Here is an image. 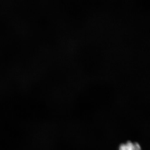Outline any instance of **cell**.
Returning <instances> with one entry per match:
<instances>
[{
    "instance_id": "obj_1",
    "label": "cell",
    "mask_w": 150,
    "mask_h": 150,
    "mask_svg": "<svg viewBox=\"0 0 150 150\" xmlns=\"http://www.w3.org/2000/svg\"><path fill=\"white\" fill-rule=\"evenodd\" d=\"M119 150H141V148L138 143L128 142L126 144H121Z\"/></svg>"
}]
</instances>
